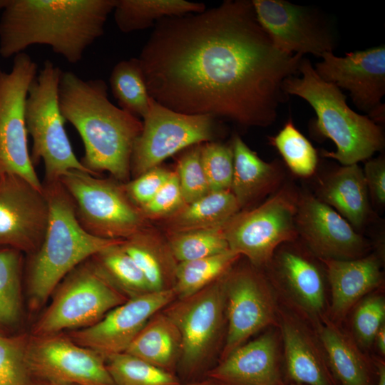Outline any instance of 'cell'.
Instances as JSON below:
<instances>
[{"label": "cell", "mask_w": 385, "mask_h": 385, "mask_svg": "<svg viewBox=\"0 0 385 385\" xmlns=\"http://www.w3.org/2000/svg\"><path fill=\"white\" fill-rule=\"evenodd\" d=\"M31 374L59 384L115 385L105 359L96 351L59 334L34 336L27 342Z\"/></svg>", "instance_id": "obj_14"}, {"label": "cell", "mask_w": 385, "mask_h": 385, "mask_svg": "<svg viewBox=\"0 0 385 385\" xmlns=\"http://www.w3.org/2000/svg\"><path fill=\"white\" fill-rule=\"evenodd\" d=\"M64 279L35 324V337L90 327L128 299L117 290L93 262L79 265Z\"/></svg>", "instance_id": "obj_9"}, {"label": "cell", "mask_w": 385, "mask_h": 385, "mask_svg": "<svg viewBox=\"0 0 385 385\" xmlns=\"http://www.w3.org/2000/svg\"><path fill=\"white\" fill-rule=\"evenodd\" d=\"M269 143L282 156L284 163L295 175L307 178L317 170L318 155L311 142L296 128L289 118Z\"/></svg>", "instance_id": "obj_34"}, {"label": "cell", "mask_w": 385, "mask_h": 385, "mask_svg": "<svg viewBox=\"0 0 385 385\" xmlns=\"http://www.w3.org/2000/svg\"><path fill=\"white\" fill-rule=\"evenodd\" d=\"M277 333L269 331L237 347L208 372L224 385H281Z\"/></svg>", "instance_id": "obj_21"}, {"label": "cell", "mask_w": 385, "mask_h": 385, "mask_svg": "<svg viewBox=\"0 0 385 385\" xmlns=\"http://www.w3.org/2000/svg\"><path fill=\"white\" fill-rule=\"evenodd\" d=\"M122 247L143 272L151 292L173 288L178 262L166 240L150 227L125 240Z\"/></svg>", "instance_id": "obj_27"}, {"label": "cell", "mask_w": 385, "mask_h": 385, "mask_svg": "<svg viewBox=\"0 0 385 385\" xmlns=\"http://www.w3.org/2000/svg\"><path fill=\"white\" fill-rule=\"evenodd\" d=\"M314 196L336 210L357 232L371 219L369 192L358 164L342 165L324 176Z\"/></svg>", "instance_id": "obj_25"}, {"label": "cell", "mask_w": 385, "mask_h": 385, "mask_svg": "<svg viewBox=\"0 0 385 385\" xmlns=\"http://www.w3.org/2000/svg\"><path fill=\"white\" fill-rule=\"evenodd\" d=\"M49 208L44 190L14 174H0V247L35 253L44 237Z\"/></svg>", "instance_id": "obj_17"}, {"label": "cell", "mask_w": 385, "mask_h": 385, "mask_svg": "<svg viewBox=\"0 0 385 385\" xmlns=\"http://www.w3.org/2000/svg\"><path fill=\"white\" fill-rule=\"evenodd\" d=\"M281 385H299V384H294V383H292V382H288V383L284 382Z\"/></svg>", "instance_id": "obj_49"}, {"label": "cell", "mask_w": 385, "mask_h": 385, "mask_svg": "<svg viewBox=\"0 0 385 385\" xmlns=\"http://www.w3.org/2000/svg\"><path fill=\"white\" fill-rule=\"evenodd\" d=\"M299 195L295 188L284 184L261 204L239 211L222 228L229 249L264 269L279 245L299 238Z\"/></svg>", "instance_id": "obj_7"}, {"label": "cell", "mask_w": 385, "mask_h": 385, "mask_svg": "<svg viewBox=\"0 0 385 385\" xmlns=\"http://www.w3.org/2000/svg\"><path fill=\"white\" fill-rule=\"evenodd\" d=\"M385 299L382 295H371L364 299L353 315V329L359 344L371 346L380 327L384 324Z\"/></svg>", "instance_id": "obj_41"}, {"label": "cell", "mask_w": 385, "mask_h": 385, "mask_svg": "<svg viewBox=\"0 0 385 385\" xmlns=\"http://www.w3.org/2000/svg\"><path fill=\"white\" fill-rule=\"evenodd\" d=\"M299 74L302 77L287 78L283 88L287 96H299L312 107L317 115L312 123L315 135L329 138L335 144V151H322L324 157L349 165L370 159L384 148L382 128L368 116L354 111L341 89L322 80L304 57Z\"/></svg>", "instance_id": "obj_4"}, {"label": "cell", "mask_w": 385, "mask_h": 385, "mask_svg": "<svg viewBox=\"0 0 385 385\" xmlns=\"http://www.w3.org/2000/svg\"><path fill=\"white\" fill-rule=\"evenodd\" d=\"M278 322L290 382L299 385H337L324 354L302 323L279 312Z\"/></svg>", "instance_id": "obj_23"}, {"label": "cell", "mask_w": 385, "mask_h": 385, "mask_svg": "<svg viewBox=\"0 0 385 385\" xmlns=\"http://www.w3.org/2000/svg\"><path fill=\"white\" fill-rule=\"evenodd\" d=\"M176 299L173 289L130 298L96 324L71 331L68 337L104 359L125 352L150 318Z\"/></svg>", "instance_id": "obj_19"}, {"label": "cell", "mask_w": 385, "mask_h": 385, "mask_svg": "<svg viewBox=\"0 0 385 385\" xmlns=\"http://www.w3.org/2000/svg\"><path fill=\"white\" fill-rule=\"evenodd\" d=\"M58 102L65 120L83 143L82 165L94 175L107 171L118 181H129L133 148L143 122L110 101L103 80H84L71 71H62Z\"/></svg>", "instance_id": "obj_3"}, {"label": "cell", "mask_w": 385, "mask_h": 385, "mask_svg": "<svg viewBox=\"0 0 385 385\" xmlns=\"http://www.w3.org/2000/svg\"><path fill=\"white\" fill-rule=\"evenodd\" d=\"M227 331L221 359L255 334L278 322L274 285L262 269L249 262L222 276Z\"/></svg>", "instance_id": "obj_12"}, {"label": "cell", "mask_w": 385, "mask_h": 385, "mask_svg": "<svg viewBox=\"0 0 385 385\" xmlns=\"http://www.w3.org/2000/svg\"><path fill=\"white\" fill-rule=\"evenodd\" d=\"M48 220L43 240L29 271V292L34 307L44 304L60 281L83 262L125 240L99 237L77 220L73 202L60 180L44 182Z\"/></svg>", "instance_id": "obj_5"}, {"label": "cell", "mask_w": 385, "mask_h": 385, "mask_svg": "<svg viewBox=\"0 0 385 385\" xmlns=\"http://www.w3.org/2000/svg\"><path fill=\"white\" fill-rule=\"evenodd\" d=\"M230 144L234 163L230 191L240 210L250 209L281 188L284 171L278 161L268 163L261 159L239 135H233Z\"/></svg>", "instance_id": "obj_24"}, {"label": "cell", "mask_w": 385, "mask_h": 385, "mask_svg": "<svg viewBox=\"0 0 385 385\" xmlns=\"http://www.w3.org/2000/svg\"><path fill=\"white\" fill-rule=\"evenodd\" d=\"M39 385H65V384H55V383H51V382H46V383H44V384H39Z\"/></svg>", "instance_id": "obj_48"}, {"label": "cell", "mask_w": 385, "mask_h": 385, "mask_svg": "<svg viewBox=\"0 0 385 385\" xmlns=\"http://www.w3.org/2000/svg\"><path fill=\"white\" fill-rule=\"evenodd\" d=\"M316 63L315 71L324 81L349 91L358 109L378 124L384 123L385 46L381 45L346 53L327 52Z\"/></svg>", "instance_id": "obj_16"}, {"label": "cell", "mask_w": 385, "mask_h": 385, "mask_svg": "<svg viewBox=\"0 0 385 385\" xmlns=\"http://www.w3.org/2000/svg\"><path fill=\"white\" fill-rule=\"evenodd\" d=\"M115 385H178L174 374L160 369L126 352L105 358Z\"/></svg>", "instance_id": "obj_35"}, {"label": "cell", "mask_w": 385, "mask_h": 385, "mask_svg": "<svg viewBox=\"0 0 385 385\" xmlns=\"http://www.w3.org/2000/svg\"><path fill=\"white\" fill-rule=\"evenodd\" d=\"M239 211L230 190L210 192L163 219L166 232L223 227Z\"/></svg>", "instance_id": "obj_29"}, {"label": "cell", "mask_w": 385, "mask_h": 385, "mask_svg": "<svg viewBox=\"0 0 385 385\" xmlns=\"http://www.w3.org/2000/svg\"><path fill=\"white\" fill-rule=\"evenodd\" d=\"M265 268L270 281L284 289L317 323L324 317L325 268L299 238L279 245Z\"/></svg>", "instance_id": "obj_20"}, {"label": "cell", "mask_w": 385, "mask_h": 385, "mask_svg": "<svg viewBox=\"0 0 385 385\" xmlns=\"http://www.w3.org/2000/svg\"><path fill=\"white\" fill-rule=\"evenodd\" d=\"M162 310L176 325L181 337L178 364L185 374L195 372L210 355L223 325L222 276L192 295L175 299Z\"/></svg>", "instance_id": "obj_13"}, {"label": "cell", "mask_w": 385, "mask_h": 385, "mask_svg": "<svg viewBox=\"0 0 385 385\" xmlns=\"http://www.w3.org/2000/svg\"><path fill=\"white\" fill-rule=\"evenodd\" d=\"M26 344L21 337L0 335V385H31Z\"/></svg>", "instance_id": "obj_40"}, {"label": "cell", "mask_w": 385, "mask_h": 385, "mask_svg": "<svg viewBox=\"0 0 385 385\" xmlns=\"http://www.w3.org/2000/svg\"><path fill=\"white\" fill-rule=\"evenodd\" d=\"M257 21L274 46L288 54L333 52L329 26L314 9L284 0L251 1Z\"/></svg>", "instance_id": "obj_15"}, {"label": "cell", "mask_w": 385, "mask_h": 385, "mask_svg": "<svg viewBox=\"0 0 385 385\" xmlns=\"http://www.w3.org/2000/svg\"><path fill=\"white\" fill-rule=\"evenodd\" d=\"M21 252L0 247V325L16 322L20 314Z\"/></svg>", "instance_id": "obj_37"}, {"label": "cell", "mask_w": 385, "mask_h": 385, "mask_svg": "<svg viewBox=\"0 0 385 385\" xmlns=\"http://www.w3.org/2000/svg\"><path fill=\"white\" fill-rule=\"evenodd\" d=\"M61 73L59 67L46 60L32 82L26 101V130L33 140L31 162L34 166L43 161L47 183L59 180L73 170L91 174L76 156L64 128L58 102Z\"/></svg>", "instance_id": "obj_6"}, {"label": "cell", "mask_w": 385, "mask_h": 385, "mask_svg": "<svg viewBox=\"0 0 385 385\" xmlns=\"http://www.w3.org/2000/svg\"><path fill=\"white\" fill-rule=\"evenodd\" d=\"M123 243L97 253L92 257L93 262L106 279L128 299L151 292L143 272L123 248Z\"/></svg>", "instance_id": "obj_32"}, {"label": "cell", "mask_w": 385, "mask_h": 385, "mask_svg": "<svg viewBox=\"0 0 385 385\" xmlns=\"http://www.w3.org/2000/svg\"><path fill=\"white\" fill-rule=\"evenodd\" d=\"M377 366V384L376 385H385V364L382 361L376 362Z\"/></svg>", "instance_id": "obj_46"}, {"label": "cell", "mask_w": 385, "mask_h": 385, "mask_svg": "<svg viewBox=\"0 0 385 385\" xmlns=\"http://www.w3.org/2000/svg\"><path fill=\"white\" fill-rule=\"evenodd\" d=\"M109 83L119 108L139 119L143 118L148 112L151 97L139 59L119 61L111 73Z\"/></svg>", "instance_id": "obj_31"}, {"label": "cell", "mask_w": 385, "mask_h": 385, "mask_svg": "<svg viewBox=\"0 0 385 385\" xmlns=\"http://www.w3.org/2000/svg\"><path fill=\"white\" fill-rule=\"evenodd\" d=\"M200 157L210 192L230 190L234 165L231 144L203 143Z\"/></svg>", "instance_id": "obj_38"}, {"label": "cell", "mask_w": 385, "mask_h": 385, "mask_svg": "<svg viewBox=\"0 0 385 385\" xmlns=\"http://www.w3.org/2000/svg\"><path fill=\"white\" fill-rule=\"evenodd\" d=\"M374 342L381 354H385V324L382 325L377 332Z\"/></svg>", "instance_id": "obj_45"}, {"label": "cell", "mask_w": 385, "mask_h": 385, "mask_svg": "<svg viewBox=\"0 0 385 385\" xmlns=\"http://www.w3.org/2000/svg\"><path fill=\"white\" fill-rule=\"evenodd\" d=\"M295 225L300 241L319 259H356L371 248L336 210L307 192H299Z\"/></svg>", "instance_id": "obj_18"}, {"label": "cell", "mask_w": 385, "mask_h": 385, "mask_svg": "<svg viewBox=\"0 0 385 385\" xmlns=\"http://www.w3.org/2000/svg\"><path fill=\"white\" fill-rule=\"evenodd\" d=\"M23 52L14 56L9 72L0 70V174L19 175L43 190L28 148L26 101L38 71Z\"/></svg>", "instance_id": "obj_10"}, {"label": "cell", "mask_w": 385, "mask_h": 385, "mask_svg": "<svg viewBox=\"0 0 385 385\" xmlns=\"http://www.w3.org/2000/svg\"><path fill=\"white\" fill-rule=\"evenodd\" d=\"M178 385H224L217 381H215L211 379L202 380V381H197L193 382H189L185 384L180 383Z\"/></svg>", "instance_id": "obj_47"}, {"label": "cell", "mask_w": 385, "mask_h": 385, "mask_svg": "<svg viewBox=\"0 0 385 385\" xmlns=\"http://www.w3.org/2000/svg\"><path fill=\"white\" fill-rule=\"evenodd\" d=\"M143 128L133 148L130 172L135 178L192 145L214 141L217 118L175 112L152 98Z\"/></svg>", "instance_id": "obj_11"}, {"label": "cell", "mask_w": 385, "mask_h": 385, "mask_svg": "<svg viewBox=\"0 0 385 385\" xmlns=\"http://www.w3.org/2000/svg\"><path fill=\"white\" fill-rule=\"evenodd\" d=\"M173 170L160 165L143 173L133 180L123 183L128 197L139 208L148 203L159 191Z\"/></svg>", "instance_id": "obj_43"}, {"label": "cell", "mask_w": 385, "mask_h": 385, "mask_svg": "<svg viewBox=\"0 0 385 385\" xmlns=\"http://www.w3.org/2000/svg\"><path fill=\"white\" fill-rule=\"evenodd\" d=\"M125 352L174 374L181 354L179 330L160 310L150 318Z\"/></svg>", "instance_id": "obj_28"}, {"label": "cell", "mask_w": 385, "mask_h": 385, "mask_svg": "<svg viewBox=\"0 0 385 385\" xmlns=\"http://www.w3.org/2000/svg\"><path fill=\"white\" fill-rule=\"evenodd\" d=\"M201 144L188 148L177 162L175 171L186 204L191 203L210 192L201 163Z\"/></svg>", "instance_id": "obj_39"}, {"label": "cell", "mask_w": 385, "mask_h": 385, "mask_svg": "<svg viewBox=\"0 0 385 385\" xmlns=\"http://www.w3.org/2000/svg\"><path fill=\"white\" fill-rule=\"evenodd\" d=\"M186 205L175 170L145 205L139 209L148 220H163L178 212Z\"/></svg>", "instance_id": "obj_42"}, {"label": "cell", "mask_w": 385, "mask_h": 385, "mask_svg": "<svg viewBox=\"0 0 385 385\" xmlns=\"http://www.w3.org/2000/svg\"><path fill=\"white\" fill-rule=\"evenodd\" d=\"M222 228L166 232L165 240L178 262L190 261L229 250Z\"/></svg>", "instance_id": "obj_36"}, {"label": "cell", "mask_w": 385, "mask_h": 385, "mask_svg": "<svg viewBox=\"0 0 385 385\" xmlns=\"http://www.w3.org/2000/svg\"><path fill=\"white\" fill-rule=\"evenodd\" d=\"M317 324L320 346L337 385H370V366L353 339L326 317Z\"/></svg>", "instance_id": "obj_26"}, {"label": "cell", "mask_w": 385, "mask_h": 385, "mask_svg": "<svg viewBox=\"0 0 385 385\" xmlns=\"http://www.w3.org/2000/svg\"><path fill=\"white\" fill-rule=\"evenodd\" d=\"M138 58L150 96L175 112L272 124L303 56L277 48L248 0L164 18Z\"/></svg>", "instance_id": "obj_1"}, {"label": "cell", "mask_w": 385, "mask_h": 385, "mask_svg": "<svg viewBox=\"0 0 385 385\" xmlns=\"http://www.w3.org/2000/svg\"><path fill=\"white\" fill-rule=\"evenodd\" d=\"M115 0H0V56L48 46L71 63L103 36Z\"/></svg>", "instance_id": "obj_2"}, {"label": "cell", "mask_w": 385, "mask_h": 385, "mask_svg": "<svg viewBox=\"0 0 385 385\" xmlns=\"http://www.w3.org/2000/svg\"><path fill=\"white\" fill-rule=\"evenodd\" d=\"M369 195L373 202L382 207L385 204V158L384 155L368 159L363 170Z\"/></svg>", "instance_id": "obj_44"}, {"label": "cell", "mask_w": 385, "mask_h": 385, "mask_svg": "<svg viewBox=\"0 0 385 385\" xmlns=\"http://www.w3.org/2000/svg\"><path fill=\"white\" fill-rule=\"evenodd\" d=\"M59 180L73 202L78 221L90 234L126 240L150 227L122 184L76 170Z\"/></svg>", "instance_id": "obj_8"}, {"label": "cell", "mask_w": 385, "mask_h": 385, "mask_svg": "<svg viewBox=\"0 0 385 385\" xmlns=\"http://www.w3.org/2000/svg\"><path fill=\"white\" fill-rule=\"evenodd\" d=\"M231 251L178 262L173 289L177 299L192 295L223 276L240 258Z\"/></svg>", "instance_id": "obj_33"}, {"label": "cell", "mask_w": 385, "mask_h": 385, "mask_svg": "<svg viewBox=\"0 0 385 385\" xmlns=\"http://www.w3.org/2000/svg\"><path fill=\"white\" fill-rule=\"evenodd\" d=\"M203 3L184 0H115L113 9L117 27L123 33L148 29L164 18L202 12Z\"/></svg>", "instance_id": "obj_30"}, {"label": "cell", "mask_w": 385, "mask_h": 385, "mask_svg": "<svg viewBox=\"0 0 385 385\" xmlns=\"http://www.w3.org/2000/svg\"><path fill=\"white\" fill-rule=\"evenodd\" d=\"M332 294V321L342 320L366 294L382 284V257L368 254L353 260H322Z\"/></svg>", "instance_id": "obj_22"}]
</instances>
